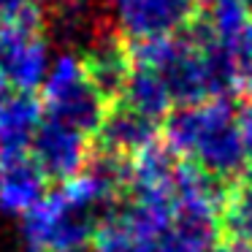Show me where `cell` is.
I'll return each instance as SVG.
<instances>
[{
    "mask_svg": "<svg viewBox=\"0 0 252 252\" xmlns=\"http://www.w3.org/2000/svg\"><path fill=\"white\" fill-rule=\"evenodd\" d=\"M41 90H44V111L49 114V120L71 125L87 136L98 133L111 103L87 79L82 55L71 49L60 52L52 60Z\"/></svg>",
    "mask_w": 252,
    "mask_h": 252,
    "instance_id": "2",
    "label": "cell"
},
{
    "mask_svg": "<svg viewBox=\"0 0 252 252\" xmlns=\"http://www.w3.org/2000/svg\"><path fill=\"white\" fill-rule=\"evenodd\" d=\"M49 41L41 30L22 25H3L0 33V76L17 93H33L49 73Z\"/></svg>",
    "mask_w": 252,
    "mask_h": 252,
    "instance_id": "4",
    "label": "cell"
},
{
    "mask_svg": "<svg viewBox=\"0 0 252 252\" xmlns=\"http://www.w3.org/2000/svg\"><path fill=\"white\" fill-rule=\"evenodd\" d=\"M0 19L41 30L46 22V3L44 0H0Z\"/></svg>",
    "mask_w": 252,
    "mask_h": 252,
    "instance_id": "17",
    "label": "cell"
},
{
    "mask_svg": "<svg viewBox=\"0 0 252 252\" xmlns=\"http://www.w3.org/2000/svg\"><path fill=\"white\" fill-rule=\"evenodd\" d=\"M90 155V141L87 133L76 130L71 125H63L57 120L41 122L33 144H30V158L35 160L46 179L68 182L79 176L87 165Z\"/></svg>",
    "mask_w": 252,
    "mask_h": 252,
    "instance_id": "5",
    "label": "cell"
},
{
    "mask_svg": "<svg viewBox=\"0 0 252 252\" xmlns=\"http://www.w3.org/2000/svg\"><path fill=\"white\" fill-rule=\"evenodd\" d=\"M247 3H250V6H252V0H247Z\"/></svg>",
    "mask_w": 252,
    "mask_h": 252,
    "instance_id": "23",
    "label": "cell"
},
{
    "mask_svg": "<svg viewBox=\"0 0 252 252\" xmlns=\"http://www.w3.org/2000/svg\"><path fill=\"white\" fill-rule=\"evenodd\" d=\"M163 141L176 158L198 165L225 185L241 179L247 171V158L236 127V109L228 98L182 103L165 117Z\"/></svg>",
    "mask_w": 252,
    "mask_h": 252,
    "instance_id": "1",
    "label": "cell"
},
{
    "mask_svg": "<svg viewBox=\"0 0 252 252\" xmlns=\"http://www.w3.org/2000/svg\"><path fill=\"white\" fill-rule=\"evenodd\" d=\"M120 100L125 106H130L133 111H138V114L149 117L155 122H163L174 111V95H171L165 79L158 71H152V68L133 65Z\"/></svg>",
    "mask_w": 252,
    "mask_h": 252,
    "instance_id": "13",
    "label": "cell"
},
{
    "mask_svg": "<svg viewBox=\"0 0 252 252\" xmlns=\"http://www.w3.org/2000/svg\"><path fill=\"white\" fill-rule=\"evenodd\" d=\"M195 17V0H120L114 6L117 33L130 41L176 35Z\"/></svg>",
    "mask_w": 252,
    "mask_h": 252,
    "instance_id": "6",
    "label": "cell"
},
{
    "mask_svg": "<svg viewBox=\"0 0 252 252\" xmlns=\"http://www.w3.org/2000/svg\"><path fill=\"white\" fill-rule=\"evenodd\" d=\"M106 3H109V6H111V8H114V6H117V3H120V0H106Z\"/></svg>",
    "mask_w": 252,
    "mask_h": 252,
    "instance_id": "21",
    "label": "cell"
},
{
    "mask_svg": "<svg viewBox=\"0 0 252 252\" xmlns=\"http://www.w3.org/2000/svg\"><path fill=\"white\" fill-rule=\"evenodd\" d=\"M222 214L195 206H174V217L158 236V252H212L220 241Z\"/></svg>",
    "mask_w": 252,
    "mask_h": 252,
    "instance_id": "9",
    "label": "cell"
},
{
    "mask_svg": "<svg viewBox=\"0 0 252 252\" xmlns=\"http://www.w3.org/2000/svg\"><path fill=\"white\" fill-rule=\"evenodd\" d=\"M84 73L87 79L106 95L109 100L120 98L122 90H125V82L133 71L130 63V52H127V44L120 38V33L114 30H98L93 35L87 46H84Z\"/></svg>",
    "mask_w": 252,
    "mask_h": 252,
    "instance_id": "7",
    "label": "cell"
},
{
    "mask_svg": "<svg viewBox=\"0 0 252 252\" xmlns=\"http://www.w3.org/2000/svg\"><path fill=\"white\" fill-rule=\"evenodd\" d=\"M158 133H160V122L120 103V106H109L95 136H98V149H103V152L136 158L138 152H144L147 147H152L158 141Z\"/></svg>",
    "mask_w": 252,
    "mask_h": 252,
    "instance_id": "8",
    "label": "cell"
},
{
    "mask_svg": "<svg viewBox=\"0 0 252 252\" xmlns=\"http://www.w3.org/2000/svg\"><path fill=\"white\" fill-rule=\"evenodd\" d=\"M222 220L230 236L252 241V176H241V182L230 190Z\"/></svg>",
    "mask_w": 252,
    "mask_h": 252,
    "instance_id": "15",
    "label": "cell"
},
{
    "mask_svg": "<svg viewBox=\"0 0 252 252\" xmlns=\"http://www.w3.org/2000/svg\"><path fill=\"white\" fill-rule=\"evenodd\" d=\"M93 252H158V236L138 225L127 209L109 212L95 228Z\"/></svg>",
    "mask_w": 252,
    "mask_h": 252,
    "instance_id": "12",
    "label": "cell"
},
{
    "mask_svg": "<svg viewBox=\"0 0 252 252\" xmlns=\"http://www.w3.org/2000/svg\"><path fill=\"white\" fill-rule=\"evenodd\" d=\"M6 90H8V84H6V79L0 76V103H3V100L8 98V95H6Z\"/></svg>",
    "mask_w": 252,
    "mask_h": 252,
    "instance_id": "20",
    "label": "cell"
},
{
    "mask_svg": "<svg viewBox=\"0 0 252 252\" xmlns=\"http://www.w3.org/2000/svg\"><path fill=\"white\" fill-rule=\"evenodd\" d=\"M195 11L201 14L195 28L220 44L233 41L252 19V6L247 0H195Z\"/></svg>",
    "mask_w": 252,
    "mask_h": 252,
    "instance_id": "14",
    "label": "cell"
},
{
    "mask_svg": "<svg viewBox=\"0 0 252 252\" xmlns=\"http://www.w3.org/2000/svg\"><path fill=\"white\" fill-rule=\"evenodd\" d=\"M82 252H93V250H82Z\"/></svg>",
    "mask_w": 252,
    "mask_h": 252,
    "instance_id": "22",
    "label": "cell"
},
{
    "mask_svg": "<svg viewBox=\"0 0 252 252\" xmlns=\"http://www.w3.org/2000/svg\"><path fill=\"white\" fill-rule=\"evenodd\" d=\"M44 122V103L33 93L8 95L0 103V160L28 155L35 133Z\"/></svg>",
    "mask_w": 252,
    "mask_h": 252,
    "instance_id": "10",
    "label": "cell"
},
{
    "mask_svg": "<svg viewBox=\"0 0 252 252\" xmlns=\"http://www.w3.org/2000/svg\"><path fill=\"white\" fill-rule=\"evenodd\" d=\"M230 55V65H233V79H236V93H252V19L247 28L236 35L233 41L225 44Z\"/></svg>",
    "mask_w": 252,
    "mask_h": 252,
    "instance_id": "16",
    "label": "cell"
},
{
    "mask_svg": "<svg viewBox=\"0 0 252 252\" xmlns=\"http://www.w3.org/2000/svg\"><path fill=\"white\" fill-rule=\"evenodd\" d=\"M98 222V214L76 206L57 187L22 214L25 252H82L93 241Z\"/></svg>",
    "mask_w": 252,
    "mask_h": 252,
    "instance_id": "3",
    "label": "cell"
},
{
    "mask_svg": "<svg viewBox=\"0 0 252 252\" xmlns=\"http://www.w3.org/2000/svg\"><path fill=\"white\" fill-rule=\"evenodd\" d=\"M212 252H252V241H244V239H236V236H228V239L217 241Z\"/></svg>",
    "mask_w": 252,
    "mask_h": 252,
    "instance_id": "19",
    "label": "cell"
},
{
    "mask_svg": "<svg viewBox=\"0 0 252 252\" xmlns=\"http://www.w3.org/2000/svg\"><path fill=\"white\" fill-rule=\"evenodd\" d=\"M46 195V176L30 155L0 160V209L6 214H28Z\"/></svg>",
    "mask_w": 252,
    "mask_h": 252,
    "instance_id": "11",
    "label": "cell"
},
{
    "mask_svg": "<svg viewBox=\"0 0 252 252\" xmlns=\"http://www.w3.org/2000/svg\"><path fill=\"white\" fill-rule=\"evenodd\" d=\"M236 127H239V138H241V149H244L247 165L252 168V100L236 111Z\"/></svg>",
    "mask_w": 252,
    "mask_h": 252,
    "instance_id": "18",
    "label": "cell"
}]
</instances>
